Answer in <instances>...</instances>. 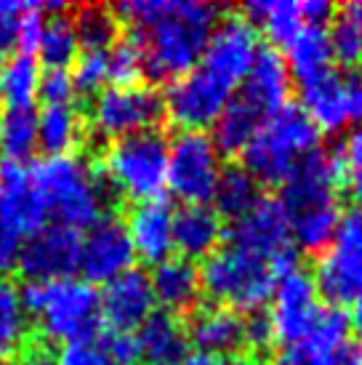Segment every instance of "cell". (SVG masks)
Listing matches in <instances>:
<instances>
[{"mask_svg":"<svg viewBox=\"0 0 362 365\" xmlns=\"http://www.w3.org/2000/svg\"><path fill=\"white\" fill-rule=\"evenodd\" d=\"M115 14L131 27L144 72L157 81H176L195 70L219 24V6L205 0H131Z\"/></svg>","mask_w":362,"mask_h":365,"instance_id":"6da1fadb","label":"cell"},{"mask_svg":"<svg viewBox=\"0 0 362 365\" xmlns=\"http://www.w3.org/2000/svg\"><path fill=\"white\" fill-rule=\"evenodd\" d=\"M341 187L338 158L320 147L306 155L280 184L277 200L288 213L291 240L301 251L322 254L325 248H331L343 213L338 200Z\"/></svg>","mask_w":362,"mask_h":365,"instance_id":"7a4b0ae2","label":"cell"},{"mask_svg":"<svg viewBox=\"0 0 362 365\" xmlns=\"http://www.w3.org/2000/svg\"><path fill=\"white\" fill-rule=\"evenodd\" d=\"M21 304L48 341L67 346L75 341H93L101 331L99 291L83 277H59L46 283H27Z\"/></svg>","mask_w":362,"mask_h":365,"instance_id":"3957f363","label":"cell"},{"mask_svg":"<svg viewBox=\"0 0 362 365\" xmlns=\"http://www.w3.org/2000/svg\"><path fill=\"white\" fill-rule=\"evenodd\" d=\"M46 216L70 230H88L104 216L107 184L101 173L78 155H59L32 165Z\"/></svg>","mask_w":362,"mask_h":365,"instance_id":"277c9868","label":"cell"},{"mask_svg":"<svg viewBox=\"0 0 362 365\" xmlns=\"http://www.w3.org/2000/svg\"><path fill=\"white\" fill-rule=\"evenodd\" d=\"M320 147V131L299 104H285L267 115L245 147V171L259 184L280 187L309 153Z\"/></svg>","mask_w":362,"mask_h":365,"instance_id":"5b68a950","label":"cell"},{"mask_svg":"<svg viewBox=\"0 0 362 365\" xmlns=\"http://www.w3.org/2000/svg\"><path fill=\"white\" fill-rule=\"evenodd\" d=\"M99 173L104 184L131 203L160 200L168 184V139L152 128L110 142Z\"/></svg>","mask_w":362,"mask_h":365,"instance_id":"8992f818","label":"cell"},{"mask_svg":"<svg viewBox=\"0 0 362 365\" xmlns=\"http://www.w3.org/2000/svg\"><path fill=\"white\" fill-rule=\"evenodd\" d=\"M274 267L256 254L234 245H224L208 259H202L200 288L213 302L237 314H256L272 296Z\"/></svg>","mask_w":362,"mask_h":365,"instance_id":"52a82bcc","label":"cell"},{"mask_svg":"<svg viewBox=\"0 0 362 365\" xmlns=\"http://www.w3.org/2000/svg\"><path fill=\"white\" fill-rule=\"evenodd\" d=\"M222 153L205 131H179L168 139V184L184 205H208L222 179Z\"/></svg>","mask_w":362,"mask_h":365,"instance_id":"ba28073f","label":"cell"},{"mask_svg":"<svg viewBox=\"0 0 362 365\" xmlns=\"http://www.w3.org/2000/svg\"><path fill=\"white\" fill-rule=\"evenodd\" d=\"M162 118V96L157 88L133 86H107L90 102L88 125L101 139H125L133 133L152 131Z\"/></svg>","mask_w":362,"mask_h":365,"instance_id":"9c48e42d","label":"cell"},{"mask_svg":"<svg viewBox=\"0 0 362 365\" xmlns=\"http://www.w3.org/2000/svg\"><path fill=\"white\" fill-rule=\"evenodd\" d=\"M320 133H341L362 125V70H331L301 86V104Z\"/></svg>","mask_w":362,"mask_h":365,"instance_id":"30bf717a","label":"cell"},{"mask_svg":"<svg viewBox=\"0 0 362 365\" xmlns=\"http://www.w3.org/2000/svg\"><path fill=\"white\" fill-rule=\"evenodd\" d=\"M269 328L274 336V344L296 346L301 344L306 334L312 331L314 320L322 309L320 294L314 288L312 274L304 269L301 264L282 272L274 280L269 296Z\"/></svg>","mask_w":362,"mask_h":365,"instance_id":"8fae6325","label":"cell"},{"mask_svg":"<svg viewBox=\"0 0 362 365\" xmlns=\"http://www.w3.org/2000/svg\"><path fill=\"white\" fill-rule=\"evenodd\" d=\"M232 96L234 93L227 86L211 78L202 67H195L171 81L162 96V115H168L179 131H205L213 128Z\"/></svg>","mask_w":362,"mask_h":365,"instance_id":"7c38bea8","label":"cell"},{"mask_svg":"<svg viewBox=\"0 0 362 365\" xmlns=\"http://www.w3.org/2000/svg\"><path fill=\"white\" fill-rule=\"evenodd\" d=\"M259 51H262L259 32L248 24V19L242 14L227 16V19H219V24L213 27L197 67H202L211 78H216L234 93L242 86Z\"/></svg>","mask_w":362,"mask_h":365,"instance_id":"4fadbf2b","label":"cell"},{"mask_svg":"<svg viewBox=\"0 0 362 365\" xmlns=\"http://www.w3.org/2000/svg\"><path fill=\"white\" fill-rule=\"evenodd\" d=\"M133 262H136V254H133L131 237L118 216H110V213L101 216L81 237L78 269L83 272L86 283H112L115 277L133 269Z\"/></svg>","mask_w":362,"mask_h":365,"instance_id":"5bb4252c","label":"cell"},{"mask_svg":"<svg viewBox=\"0 0 362 365\" xmlns=\"http://www.w3.org/2000/svg\"><path fill=\"white\" fill-rule=\"evenodd\" d=\"M81 259V235L61 227V224H46L38 232L24 237L19 251V272L30 283H46L72 277Z\"/></svg>","mask_w":362,"mask_h":365,"instance_id":"9a60e30c","label":"cell"},{"mask_svg":"<svg viewBox=\"0 0 362 365\" xmlns=\"http://www.w3.org/2000/svg\"><path fill=\"white\" fill-rule=\"evenodd\" d=\"M229 245L262 256L272 262V267L280 262L282 256L293 254L288 213L280 200L262 195V200L253 205L251 211L234 219L229 230Z\"/></svg>","mask_w":362,"mask_h":365,"instance_id":"2e32d148","label":"cell"},{"mask_svg":"<svg viewBox=\"0 0 362 365\" xmlns=\"http://www.w3.org/2000/svg\"><path fill=\"white\" fill-rule=\"evenodd\" d=\"M46 219L48 216H46L30 165L0 160V224L27 237L46 227Z\"/></svg>","mask_w":362,"mask_h":365,"instance_id":"e0dca14e","label":"cell"},{"mask_svg":"<svg viewBox=\"0 0 362 365\" xmlns=\"http://www.w3.org/2000/svg\"><path fill=\"white\" fill-rule=\"evenodd\" d=\"M101 299V323L110 331L133 334L155 314V296H152L150 274L139 269H128L104 285Z\"/></svg>","mask_w":362,"mask_h":365,"instance_id":"ac0fdd59","label":"cell"},{"mask_svg":"<svg viewBox=\"0 0 362 365\" xmlns=\"http://www.w3.org/2000/svg\"><path fill=\"white\" fill-rule=\"evenodd\" d=\"M291 83V70L282 59V53L274 48H262L248 75H245V81H242L237 99L248 104L253 112H259L262 118H267L274 110L288 104Z\"/></svg>","mask_w":362,"mask_h":365,"instance_id":"d6986e66","label":"cell"},{"mask_svg":"<svg viewBox=\"0 0 362 365\" xmlns=\"http://www.w3.org/2000/svg\"><path fill=\"white\" fill-rule=\"evenodd\" d=\"M123 224L131 237L136 259L160 264L173 256V208L162 197L133 205Z\"/></svg>","mask_w":362,"mask_h":365,"instance_id":"ffe728a7","label":"cell"},{"mask_svg":"<svg viewBox=\"0 0 362 365\" xmlns=\"http://www.w3.org/2000/svg\"><path fill=\"white\" fill-rule=\"evenodd\" d=\"M190 346L202 355H240L245 349V317L224 307H205L192 314Z\"/></svg>","mask_w":362,"mask_h":365,"instance_id":"44dd1931","label":"cell"},{"mask_svg":"<svg viewBox=\"0 0 362 365\" xmlns=\"http://www.w3.org/2000/svg\"><path fill=\"white\" fill-rule=\"evenodd\" d=\"M224 224L222 216L211 205H184L181 211H173V251L187 259H208L222 248Z\"/></svg>","mask_w":362,"mask_h":365,"instance_id":"7402d4cb","label":"cell"},{"mask_svg":"<svg viewBox=\"0 0 362 365\" xmlns=\"http://www.w3.org/2000/svg\"><path fill=\"white\" fill-rule=\"evenodd\" d=\"M150 285L155 304H160L162 312L179 317L181 312H195L200 304V269L181 256H171L165 262L155 264Z\"/></svg>","mask_w":362,"mask_h":365,"instance_id":"603a6c76","label":"cell"},{"mask_svg":"<svg viewBox=\"0 0 362 365\" xmlns=\"http://www.w3.org/2000/svg\"><path fill=\"white\" fill-rule=\"evenodd\" d=\"M141 365H184L190 357V336L176 314L155 312L136 334Z\"/></svg>","mask_w":362,"mask_h":365,"instance_id":"cb8c5ba5","label":"cell"},{"mask_svg":"<svg viewBox=\"0 0 362 365\" xmlns=\"http://www.w3.org/2000/svg\"><path fill=\"white\" fill-rule=\"evenodd\" d=\"M282 59H285L288 70H291V78L299 83V88L322 78V75H328L333 70L328 30L304 24L301 30L293 35V41L285 46V56Z\"/></svg>","mask_w":362,"mask_h":365,"instance_id":"d4e9b609","label":"cell"},{"mask_svg":"<svg viewBox=\"0 0 362 365\" xmlns=\"http://www.w3.org/2000/svg\"><path fill=\"white\" fill-rule=\"evenodd\" d=\"M83 139V118L75 104H46L38 112V147L48 158L75 155Z\"/></svg>","mask_w":362,"mask_h":365,"instance_id":"484cf974","label":"cell"},{"mask_svg":"<svg viewBox=\"0 0 362 365\" xmlns=\"http://www.w3.org/2000/svg\"><path fill=\"white\" fill-rule=\"evenodd\" d=\"M242 16L248 19L253 30L264 32L272 43H277L282 48L304 27L301 3L296 0H253L242 9Z\"/></svg>","mask_w":362,"mask_h":365,"instance_id":"4316f807","label":"cell"},{"mask_svg":"<svg viewBox=\"0 0 362 365\" xmlns=\"http://www.w3.org/2000/svg\"><path fill=\"white\" fill-rule=\"evenodd\" d=\"M314 288L320 299L328 302V307L352 304V299L360 294L362 288V267L346 262L341 256H336L333 251L320 256V262L314 267Z\"/></svg>","mask_w":362,"mask_h":365,"instance_id":"83f0119b","label":"cell"},{"mask_svg":"<svg viewBox=\"0 0 362 365\" xmlns=\"http://www.w3.org/2000/svg\"><path fill=\"white\" fill-rule=\"evenodd\" d=\"M262 115L253 112L251 107L240 99H232L224 112L219 115V120L213 123V144L222 155H242L245 147L251 144L256 136L259 125H262Z\"/></svg>","mask_w":362,"mask_h":365,"instance_id":"f1b7e54d","label":"cell"},{"mask_svg":"<svg viewBox=\"0 0 362 365\" xmlns=\"http://www.w3.org/2000/svg\"><path fill=\"white\" fill-rule=\"evenodd\" d=\"M70 21L83 51H110L120 35V16L115 14V9L99 3L78 6Z\"/></svg>","mask_w":362,"mask_h":365,"instance_id":"f546056e","label":"cell"},{"mask_svg":"<svg viewBox=\"0 0 362 365\" xmlns=\"http://www.w3.org/2000/svg\"><path fill=\"white\" fill-rule=\"evenodd\" d=\"M41 88V67L30 53H14L6 64H0V99L6 110L32 107Z\"/></svg>","mask_w":362,"mask_h":365,"instance_id":"4dcf8cb0","label":"cell"},{"mask_svg":"<svg viewBox=\"0 0 362 365\" xmlns=\"http://www.w3.org/2000/svg\"><path fill=\"white\" fill-rule=\"evenodd\" d=\"M262 200V184L253 179L251 173L242 165H232L224 168L222 179L216 184L213 192V211L219 216H229V219H240L242 213H248L253 205Z\"/></svg>","mask_w":362,"mask_h":365,"instance_id":"1f68e13d","label":"cell"},{"mask_svg":"<svg viewBox=\"0 0 362 365\" xmlns=\"http://www.w3.org/2000/svg\"><path fill=\"white\" fill-rule=\"evenodd\" d=\"M30 317L21 304V291L0 274V360H14L27 341Z\"/></svg>","mask_w":362,"mask_h":365,"instance_id":"d6a6232c","label":"cell"},{"mask_svg":"<svg viewBox=\"0 0 362 365\" xmlns=\"http://www.w3.org/2000/svg\"><path fill=\"white\" fill-rule=\"evenodd\" d=\"M35 53L41 56V61L48 70H70L72 67L75 56L81 53V46H78L70 16H64V11L46 16L41 43H38Z\"/></svg>","mask_w":362,"mask_h":365,"instance_id":"836d02e7","label":"cell"},{"mask_svg":"<svg viewBox=\"0 0 362 365\" xmlns=\"http://www.w3.org/2000/svg\"><path fill=\"white\" fill-rule=\"evenodd\" d=\"M38 147V115L32 107H14L0 115V150L3 160L24 163Z\"/></svg>","mask_w":362,"mask_h":365,"instance_id":"e575fe53","label":"cell"},{"mask_svg":"<svg viewBox=\"0 0 362 365\" xmlns=\"http://www.w3.org/2000/svg\"><path fill=\"white\" fill-rule=\"evenodd\" d=\"M349 331H352L349 314L338 309V307H322L312 325V331L306 334L301 344L306 349H312L317 357L328 360V357H333L338 349L349 344Z\"/></svg>","mask_w":362,"mask_h":365,"instance_id":"d590c367","label":"cell"},{"mask_svg":"<svg viewBox=\"0 0 362 365\" xmlns=\"http://www.w3.org/2000/svg\"><path fill=\"white\" fill-rule=\"evenodd\" d=\"M333 61L343 64V70H360L362 67V27L346 14L338 11L333 19V30L328 32Z\"/></svg>","mask_w":362,"mask_h":365,"instance_id":"8d00e7d4","label":"cell"},{"mask_svg":"<svg viewBox=\"0 0 362 365\" xmlns=\"http://www.w3.org/2000/svg\"><path fill=\"white\" fill-rule=\"evenodd\" d=\"M75 93H96L110 83V53L107 51H81L70 70Z\"/></svg>","mask_w":362,"mask_h":365,"instance_id":"74e56055","label":"cell"},{"mask_svg":"<svg viewBox=\"0 0 362 365\" xmlns=\"http://www.w3.org/2000/svg\"><path fill=\"white\" fill-rule=\"evenodd\" d=\"M336 158H338V165H341L343 187L362 205V125L346 131L341 147L336 150Z\"/></svg>","mask_w":362,"mask_h":365,"instance_id":"f35d334b","label":"cell"},{"mask_svg":"<svg viewBox=\"0 0 362 365\" xmlns=\"http://www.w3.org/2000/svg\"><path fill=\"white\" fill-rule=\"evenodd\" d=\"M331 251L346 262L362 267V205H354V208L341 213Z\"/></svg>","mask_w":362,"mask_h":365,"instance_id":"ab89813d","label":"cell"},{"mask_svg":"<svg viewBox=\"0 0 362 365\" xmlns=\"http://www.w3.org/2000/svg\"><path fill=\"white\" fill-rule=\"evenodd\" d=\"M110 83L112 86H133L144 75V59H141L139 46L125 38L118 41L110 51Z\"/></svg>","mask_w":362,"mask_h":365,"instance_id":"60d3db41","label":"cell"},{"mask_svg":"<svg viewBox=\"0 0 362 365\" xmlns=\"http://www.w3.org/2000/svg\"><path fill=\"white\" fill-rule=\"evenodd\" d=\"M38 96L43 99V104H72V99H75V86H72L70 70L41 72Z\"/></svg>","mask_w":362,"mask_h":365,"instance_id":"b9f144b4","label":"cell"},{"mask_svg":"<svg viewBox=\"0 0 362 365\" xmlns=\"http://www.w3.org/2000/svg\"><path fill=\"white\" fill-rule=\"evenodd\" d=\"M56 365H115L99 341H75L61 346Z\"/></svg>","mask_w":362,"mask_h":365,"instance_id":"7bdbcfd3","label":"cell"},{"mask_svg":"<svg viewBox=\"0 0 362 365\" xmlns=\"http://www.w3.org/2000/svg\"><path fill=\"white\" fill-rule=\"evenodd\" d=\"M99 344L104 346V352L112 357V363H115V365H141L136 334L110 331V334L104 336V341H99Z\"/></svg>","mask_w":362,"mask_h":365,"instance_id":"ee69618b","label":"cell"},{"mask_svg":"<svg viewBox=\"0 0 362 365\" xmlns=\"http://www.w3.org/2000/svg\"><path fill=\"white\" fill-rule=\"evenodd\" d=\"M27 3L0 0V53L16 48V32H19V19Z\"/></svg>","mask_w":362,"mask_h":365,"instance_id":"f6af8a7d","label":"cell"},{"mask_svg":"<svg viewBox=\"0 0 362 365\" xmlns=\"http://www.w3.org/2000/svg\"><path fill=\"white\" fill-rule=\"evenodd\" d=\"M272 344H274V336H272L269 320L259 312L245 317V349L259 355V352H267Z\"/></svg>","mask_w":362,"mask_h":365,"instance_id":"bcb514c9","label":"cell"},{"mask_svg":"<svg viewBox=\"0 0 362 365\" xmlns=\"http://www.w3.org/2000/svg\"><path fill=\"white\" fill-rule=\"evenodd\" d=\"M21 243H24L21 235H16L14 230H9V227L0 224V274H6L11 267H16Z\"/></svg>","mask_w":362,"mask_h":365,"instance_id":"7dc6e473","label":"cell"},{"mask_svg":"<svg viewBox=\"0 0 362 365\" xmlns=\"http://www.w3.org/2000/svg\"><path fill=\"white\" fill-rule=\"evenodd\" d=\"M267 365H325L322 357H317L312 349H306L304 344L296 346H282L280 352H274Z\"/></svg>","mask_w":362,"mask_h":365,"instance_id":"c3c4849f","label":"cell"},{"mask_svg":"<svg viewBox=\"0 0 362 365\" xmlns=\"http://www.w3.org/2000/svg\"><path fill=\"white\" fill-rule=\"evenodd\" d=\"M301 16H304V24H309V27H325L328 21H333L336 9H333L328 0H304Z\"/></svg>","mask_w":362,"mask_h":365,"instance_id":"681fc988","label":"cell"},{"mask_svg":"<svg viewBox=\"0 0 362 365\" xmlns=\"http://www.w3.org/2000/svg\"><path fill=\"white\" fill-rule=\"evenodd\" d=\"M184 365H251L242 355H202V352H195V355L187 357Z\"/></svg>","mask_w":362,"mask_h":365,"instance_id":"f907efd6","label":"cell"},{"mask_svg":"<svg viewBox=\"0 0 362 365\" xmlns=\"http://www.w3.org/2000/svg\"><path fill=\"white\" fill-rule=\"evenodd\" d=\"M11 365H56V360L41 349H32V352H24V355H16L11 360Z\"/></svg>","mask_w":362,"mask_h":365,"instance_id":"816d5d0a","label":"cell"},{"mask_svg":"<svg viewBox=\"0 0 362 365\" xmlns=\"http://www.w3.org/2000/svg\"><path fill=\"white\" fill-rule=\"evenodd\" d=\"M349 325H352L354 331H357V336L362 339V288H360V294L352 299V314H349Z\"/></svg>","mask_w":362,"mask_h":365,"instance_id":"f5cc1de1","label":"cell"},{"mask_svg":"<svg viewBox=\"0 0 362 365\" xmlns=\"http://www.w3.org/2000/svg\"><path fill=\"white\" fill-rule=\"evenodd\" d=\"M341 11H346V14H349V16H352V19L362 27V0H357V3H349V6H343Z\"/></svg>","mask_w":362,"mask_h":365,"instance_id":"db71d44e","label":"cell"}]
</instances>
